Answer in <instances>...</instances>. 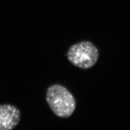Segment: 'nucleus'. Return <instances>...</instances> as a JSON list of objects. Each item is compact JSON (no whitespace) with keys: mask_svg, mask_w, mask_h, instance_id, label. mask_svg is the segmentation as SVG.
Instances as JSON below:
<instances>
[{"mask_svg":"<svg viewBox=\"0 0 130 130\" xmlns=\"http://www.w3.org/2000/svg\"><path fill=\"white\" fill-rule=\"evenodd\" d=\"M67 59L72 64L83 70L93 67L99 59V51L92 42L83 41L72 45L67 52Z\"/></svg>","mask_w":130,"mask_h":130,"instance_id":"2","label":"nucleus"},{"mask_svg":"<svg viewBox=\"0 0 130 130\" xmlns=\"http://www.w3.org/2000/svg\"><path fill=\"white\" fill-rule=\"evenodd\" d=\"M21 112L14 105H0V130H12L19 124Z\"/></svg>","mask_w":130,"mask_h":130,"instance_id":"3","label":"nucleus"},{"mask_svg":"<svg viewBox=\"0 0 130 130\" xmlns=\"http://www.w3.org/2000/svg\"><path fill=\"white\" fill-rule=\"evenodd\" d=\"M46 100L53 112L62 118L70 117L76 108L74 96L66 87L59 84L53 85L47 89Z\"/></svg>","mask_w":130,"mask_h":130,"instance_id":"1","label":"nucleus"}]
</instances>
